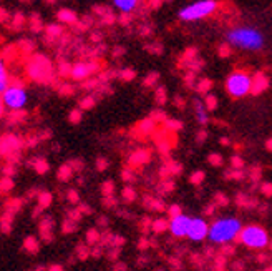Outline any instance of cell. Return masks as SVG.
Returning a JSON list of instances; mask_svg holds the SVG:
<instances>
[{
  "label": "cell",
  "instance_id": "d6a6232c",
  "mask_svg": "<svg viewBox=\"0 0 272 271\" xmlns=\"http://www.w3.org/2000/svg\"><path fill=\"white\" fill-rule=\"evenodd\" d=\"M67 218H70L73 221H77V223H80V220L83 218V215H82V211L75 208V210H70L68 211V215H67Z\"/></svg>",
  "mask_w": 272,
  "mask_h": 271
},
{
  "label": "cell",
  "instance_id": "7bdbcfd3",
  "mask_svg": "<svg viewBox=\"0 0 272 271\" xmlns=\"http://www.w3.org/2000/svg\"><path fill=\"white\" fill-rule=\"evenodd\" d=\"M15 173V166L8 163L5 168H3V175H5V178H12V175Z\"/></svg>",
  "mask_w": 272,
  "mask_h": 271
},
{
  "label": "cell",
  "instance_id": "7dc6e473",
  "mask_svg": "<svg viewBox=\"0 0 272 271\" xmlns=\"http://www.w3.org/2000/svg\"><path fill=\"white\" fill-rule=\"evenodd\" d=\"M170 215H171V218H173V216H178V215H181V210H180V206H178V205L171 206V208H170Z\"/></svg>",
  "mask_w": 272,
  "mask_h": 271
},
{
  "label": "cell",
  "instance_id": "52a82bcc",
  "mask_svg": "<svg viewBox=\"0 0 272 271\" xmlns=\"http://www.w3.org/2000/svg\"><path fill=\"white\" fill-rule=\"evenodd\" d=\"M27 73L32 80L47 83L52 80L53 75V67L50 60L43 55H33L30 58V62L27 63Z\"/></svg>",
  "mask_w": 272,
  "mask_h": 271
},
{
  "label": "cell",
  "instance_id": "44dd1931",
  "mask_svg": "<svg viewBox=\"0 0 272 271\" xmlns=\"http://www.w3.org/2000/svg\"><path fill=\"white\" fill-rule=\"evenodd\" d=\"M72 176H73V170L68 163L62 165L60 168H58V180L60 181H70Z\"/></svg>",
  "mask_w": 272,
  "mask_h": 271
},
{
  "label": "cell",
  "instance_id": "b9f144b4",
  "mask_svg": "<svg viewBox=\"0 0 272 271\" xmlns=\"http://www.w3.org/2000/svg\"><path fill=\"white\" fill-rule=\"evenodd\" d=\"M60 95H63V97H70V95H73V87L72 85H62L60 87Z\"/></svg>",
  "mask_w": 272,
  "mask_h": 271
},
{
  "label": "cell",
  "instance_id": "f6af8a7d",
  "mask_svg": "<svg viewBox=\"0 0 272 271\" xmlns=\"http://www.w3.org/2000/svg\"><path fill=\"white\" fill-rule=\"evenodd\" d=\"M120 77L123 78V80H131V78L135 77V72H133V70H123L120 73Z\"/></svg>",
  "mask_w": 272,
  "mask_h": 271
},
{
  "label": "cell",
  "instance_id": "60d3db41",
  "mask_svg": "<svg viewBox=\"0 0 272 271\" xmlns=\"http://www.w3.org/2000/svg\"><path fill=\"white\" fill-rule=\"evenodd\" d=\"M166 228H168V223H166V221L158 220L156 223H155V231H156V233H161V231H165Z\"/></svg>",
  "mask_w": 272,
  "mask_h": 271
},
{
  "label": "cell",
  "instance_id": "ac0fdd59",
  "mask_svg": "<svg viewBox=\"0 0 272 271\" xmlns=\"http://www.w3.org/2000/svg\"><path fill=\"white\" fill-rule=\"evenodd\" d=\"M100 238H101V233L98 228H90L87 231V238H85V243L88 246H95L100 243Z\"/></svg>",
  "mask_w": 272,
  "mask_h": 271
},
{
  "label": "cell",
  "instance_id": "ee69618b",
  "mask_svg": "<svg viewBox=\"0 0 272 271\" xmlns=\"http://www.w3.org/2000/svg\"><path fill=\"white\" fill-rule=\"evenodd\" d=\"M23 115H25V113H23V112H12V115H10V118H8V122H10V123L18 122Z\"/></svg>",
  "mask_w": 272,
  "mask_h": 271
},
{
  "label": "cell",
  "instance_id": "f546056e",
  "mask_svg": "<svg viewBox=\"0 0 272 271\" xmlns=\"http://www.w3.org/2000/svg\"><path fill=\"white\" fill-rule=\"evenodd\" d=\"M47 35L50 37V38H57V37H60L62 35V27L60 25H48L47 27Z\"/></svg>",
  "mask_w": 272,
  "mask_h": 271
},
{
  "label": "cell",
  "instance_id": "2e32d148",
  "mask_svg": "<svg viewBox=\"0 0 272 271\" xmlns=\"http://www.w3.org/2000/svg\"><path fill=\"white\" fill-rule=\"evenodd\" d=\"M23 248H25L27 253L37 255L38 251H40V241H38L35 236H28V238H25V241H23Z\"/></svg>",
  "mask_w": 272,
  "mask_h": 271
},
{
  "label": "cell",
  "instance_id": "d6986e66",
  "mask_svg": "<svg viewBox=\"0 0 272 271\" xmlns=\"http://www.w3.org/2000/svg\"><path fill=\"white\" fill-rule=\"evenodd\" d=\"M37 201H38V206H40L42 210H45L52 205L53 196H52V193H48V191H40L37 196Z\"/></svg>",
  "mask_w": 272,
  "mask_h": 271
},
{
  "label": "cell",
  "instance_id": "f907efd6",
  "mask_svg": "<svg viewBox=\"0 0 272 271\" xmlns=\"http://www.w3.org/2000/svg\"><path fill=\"white\" fill-rule=\"evenodd\" d=\"M118 253H120V250H118V248H115V250H113V251H110V253H108V258H110V260H116Z\"/></svg>",
  "mask_w": 272,
  "mask_h": 271
},
{
  "label": "cell",
  "instance_id": "5b68a950",
  "mask_svg": "<svg viewBox=\"0 0 272 271\" xmlns=\"http://www.w3.org/2000/svg\"><path fill=\"white\" fill-rule=\"evenodd\" d=\"M0 98H2V102H3V107L8 108V110L22 112L27 105L28 95H27L25 87H23L20 82H13L5 88V92L2 93Z\"/></svg>",
  "mask_w": 272,
  "mask_h": 271
},
{
  "label": "cell",
  "instance_id": "680465c9",
  "mask_svg": "<svg viewBox=\"0 0 272 271\" xmlns=\"http://www.w3.org/2000/svg\"><path fill=\"white\" fill-rule=\"evenodd\" d=\"M3 112H5V107H3V102H2V98H0V117L3 115Z\"/></svg>",
  "mask_w": 272,
  "mask_h": 271
},
{
  "label": "cell",
  "instance_id": "d590c367",
  "mask_svg": "<svg viewBox=\"0 0 272 271\" xmlns=\"http://www.w3.org/2000/svg\"><path fill=\"white\" fill-rule=\"evenodd\" d=\"M96 170L98 171H105L108 168V160L106 158H103V156H100V158H96Z\"/></svg>",
  "mask_w": 272,
  "mask_h": 271
},
{
  "label": "cell",
  "instance_id": "db71d44e",
  "mask_svg": "<svg viewBox=\"0 0 272 271\" xmlns=\"http://www.w3.org/2000/svg\"><path fill=\"white\" fill-rule=\"evenodd\" d=\"M42 211H43V210L40 208V206H38V205H37V208H35V210H33V213H32V216H33V218H38V216H40V213H42Z\"/></svg>",
  "mask_w": 272,
  "mask_h": 271
},
{
  "label": "cell",
  "instance_id": "484cf974",
  "mask_svg": "<svg viewBox=\"0 0 272 271\" xmlns=\"http://www.w3.org/2000/svg\"><path fill=\"white\" fill-rule=\"evenodd\" d=\"M82 118H83L82 110L80 108H75V110H72L70 115H68V122H70L72 125H78V123L82 122Z\"/></svg>",
  "mask_w": 272,
  "mask_h": 271
},
{
  "label": "cell",
  "instance_id": "c3c4849f",
  "mask_svg": "<svg viewBox=\"0 0 272 271\" xmlns=\"http://www.w3.org/2000/svg\"><path fill=\"white\" fill-rule=\"evenodd\" d=\"M8 20V12L5 8H0V22H5Z\"/></svg>",
  "mask_w": 272,
  "mask_h": 271
},
{
  "label": "cell",
  "instance_id": "6f0895ef",
  "mask_svg": "<svg viewBox=\"0 0 272 271\" xmlns=\"http://www.w3.org/2000/svg\"><path fill=\"white\" fill-rule=\"evenodd\" d=\"M123 180L130 181V180H131V175H130V173H128V171H123Z\"/></svg>",
  "mask_w": 272,
  "mask_h": 271
},
{
  "label": "cell",
  "instance_id": "74e56055",
  "mask_svg": "<svg viewBox=\"0 0 272 271\" xmlns=\"http://www.w3.org/2000/svg\"><path fill=\"white\" fill-rule=\"evenodd\" d=\"M115 205H116L115 196H103V206L105 208H113Z\"/></svg>",
  "mask_w": 272,
  "mask_h": 271
},
{
  "label": "cell",
  "instance_id": "8d00e7d4",
  "mask_svg": "<svg viewBox=\"0 0 272 271\" xmlns=\"http://www.w3.org/2000/svg\"><path fill=\"white\" fill-rule=\"evenodd\" d=\"M70 70H72V67L68 65V63H60V65H58V72H60L62 77H68V75H70Z\"/></svg>",
  "mask_w": 272,
  "mask_h": 271
},
{
  "label": "cell",
  "instance_id": "ab89813d",
  "mask_svg": "<svg viewBox=\"0 0 272 271\" xmlns=\"http://www.w3.org/2000/svg\"><path fill=\"white\" fill-rule=\"evenodd\" d=\"M135 191H133L131 188H125V190H123V198H125L126 201H133V200H135Z\"/></svg>",
  "mask_w": 272,
  "mask_h": 271
},
{
  "label": "cell",
  "instance_id": "f35d334b",
  "mask_svg": "<svg viewBox=\"0 0 272 271\" xmlns=\"http://www.w3.org/2000/svg\"><path fill=\"white\" fill-rule=\"evenodd\" d=\"M23 23H25V17H23L22 13H17V15L13 17V28H20Z\"/></svg>",
  "mask_w": 272,
  "mask_h": 271
},
{
  "label": "cell",
  "instance_id": "ba28073f",
  "mask_svg": "<svg viewBox=\"0 0 272 271\" xmlns=\"http://www.w3.org/2000/svg\"><path fill=\"white\" fill-rule=\"evenodd\" d=\"M207 230H209V225L206 223L204 218H199V216H191V223H189V230H187V236L191 241H204L207 238Z\"/></svg>",
  "mask_w": 272,
  "mask_h": 271
},
{
  "label": "cell",
  "instance_id": "4dcf8cb0",
  "mask_svg": "<svg viewBox=\"0 0 272 271\" xmlns=\"http://www.w3.org/2000/svg\"><path fill=\"white\" fill-rule=\"evenodd\" d=\"M67 198H68V201H70L72 205H80V196H78L77 190H68Z\"/></svg>",
  "mask_w": 272,
  "mask_h": 271
},
{
  "label": "cell",
  "instance_id": "9a60e30c",
  "mask_svg": "<svg viewBox=\"0 0 272 271\" xmlns=\"http://www.w3.org/2000/svg\"><path fill=\"white\" fill-rule=\"evenodd\" d=\"M58 20H60L62 23L73 25V23H77V13L70 10V8H62V10L58 12Z\"/></svg>",
  "mask_w": 272,
  "mask_h": 271
},
{
  "label": "cell",
  "instance_id": "277c9868",
  "mask_svg": "<svg viewBox=\"0 0 272 271\" xmlns=\"http://www.w3.org/2000/svg\"><path fill=\"white\" fill-rule=\"evenodd\" d=\"M252 77L247 72H232L226 80V90L232 98H242L252 92Z\"/></svg>",
  "mask_w": 272,
  "mask_h": 271
},
{
  "label": "cell",
  "instance_id": "e575fe53",
  "mask_svg": "<svg viewBox=\"0 0 272 271\" xmlns=\"http://www.w3.org/2000/svg\"><path fill=\"white\" fill-rule=\"evenodd\" d=\"M68 165L72 166V170H73V171H82V170H83V166H85V163H83V160H80V158H75V160L68 161Z\"/></svg>",
  "mask_w": 272,
  "mask_h": 271
},
{
  "label": "cell",
  "instance_id": "603a6c76",
  "mask_svg": "<svg viewBox=\"0 0 272 271\" xmlns=\"http://www.w3.org/2000/svg\"><path fill=\"white\" fill-rule=\"evenodd\" d=\"M22 205H23V200H20V198H12V200H8V201H7V213L15 215L17 211L22 208Z\"/></svg>",
  "mask_w": 272,
  "mask_h": 271
},
{
  "label": "cell",
  "instance_id": "11a10c76",
  "mask_svg": "<svg viewBox=\"0 0 272 271\" xmlns=\"http://www.w3.org/2000/svg\"><path fill=\"white\" fill-rule=\"evenodd\" d=\"M50 271H63V268L60 265H53V266H50V268H48Z\"/></svg>",
  "mask_w": 272,
  "mask_h": 271
},
{
  "label": "cell",
  "instance_id": "bcb514c9",
  "mask_svg": "<svg viewBox=\"0 0 272 271\" xmlns=\"http://www.w3.org/2000/svg\"><path fill=\"white\" fill-rule=\"evenodd\" d=\"M78 210L82 211V215H91V213H93V210H91L87 203H82L80 206H78Z\"/></svg>",
  "mask_w": 272,
  "mask_h": 271
},
{
  "label": "cell",
  "instance_id": "4fadbf2b",
  "mask_svg": "<svg viewBox=\"0 0 272 271\" xmlns=\"http://www.w3.org/2000/svg\"><path fill=\"white\" fill-rule=\"evenodd\" d=\"M192 108H194V115L199 125H207L209 122V113H207V105H204V102L199 98H194L192 102Z\"/></svg>",
  "mask_w": 272,
  "mask_h": 271
},
{
  "label": "cell",
  "instance_id": "8992f818",
  "mask_svg": "<svg viewBox=\"0 0 272 271\" xmlns=\"http://www.w3.org/2000/svg\"><path fill=\"white\" fill-rule=\"evenodd\" d=\"M241 243L252 250H262L269 245V233L266 228L259 225H249L244 226L239 235Z\"/></svg>",
  "mask_w": 272,
  "mask_h": 271
},
{
  "label": "cell",
  "instance_id": "3957f363",
  "mask_svg": "<svg viewBox=\"0 0 272 271\" xmlns=\"http://www.w3.org/2000/svg\"><path fill=\"white\" fill-rule=\"evenodd\" d=\"M217 7H219V3L216 0H196L189 5L180 8L178 18L182 22H197L212 15L217 10Z\"/></svg>",
  "mask_w": 272,
  "mask_h": 271
},
{
  "label": "cell",
  "instance_id": "6125c7cd",
  "mask_svg": "<svg viewBox=\"0 0 272 271\" xmlns=\"http://www.w3.org/2000/svg\"><path fill=\"white\" fill-rule=\"evenodd\" d=\"M22 2H32V0H22Z\"/></svg>",
  "mask_w": 272,
  "mask_h": 271
},
{
  "label": "cell",
  "instance_id": "ffe728a7",
  "mask_svg": "<svg viewBox=\"0 0 272 271\" xmlns=\"http://www.w3.org/2000/svg\"><path fill=\"white\" fill-rule=\"evenodd\" d=\"M13 216L15 215H10L5 211V215L2 216V220H0V230H2V233H10L12 231V221H13Z\"/></svg>",
  "mask_w": 272,
  "mask_h": 271
},
{
  "label": "cell",
  "instance_id": "30bf717a",
  "mask_svg": "<svg viewBox=\"0 0 272 271\" xmlns=\"http://www.w3.org/2000/svg\"><path fill=\"white\" fill-rule=\"evenodd\" d=\"M98 70V63H88V62H78L75 65H72L70 77L73 80H87L91 73Z\"/></svg>",
  "mask_w": 272,
  "mask_h": 271
},
{
  "label": "cell",
  "instance_id": "83f0119b",
  "mask_svg": "<svg viewBox=\"0 0 272 271\" xmlns=\"http://www.w3.org/2000/svg\"><path fill=\"white\" fill-rule=\"evenodd\" d=\"M101 193L103 196H113V193H115V183H113V181H103Z\"/></svg>",
  "mask_w": 272,
  "mask_h": 271
},
{
  "label": "cell",
  "instance_id": "836d02e7",
  "mask_svg": "<svg viewBox=\"0 0 272 271\" xmlns=\"http://www.w3.org/2000/svg\"><path fill=\"white\" fill-rule=\"evenodd\" d=\"M101 255H103V246L98 243V245H95V246H91V250H90V256H93L95 260H98V258H101Z\"/></svg>",
  "mask_w": 272,
  "mask_h": 271
},
{
  "label": "cell",
  "instance_id": "4316f807",
  "mask_svg": "<svg viewBox=\"0 0 272 271\" xmlns=\"http://www.w3.org/2000/svg\"><path fill=\"white\" fill-rule=\"evenodd\" d=\"M10 85V78H8V72H0V97L5 92V88Z\"/></svg>",
  "mask_w": 272,
  "mask_h": 271
},
{
  "label": "cell",
  "instance_id": "d4e9b609",
  "mask_svg": "<svg viewBox=\"0 0 272 271\" xmlns=\"http://www.w3.org/2000/svg\"><path fill=\"white\" fill-rule=\"evenodd\" d=\"M95 103H96V100H95V97L93 95H88L85 98H82L80 100V110L82 112L83 110H91V108L95 107Z\"/></svg>",
  "mask_w": 272,
  "mask_h": 271
},
{
  "label": "cell",
  "instance_id": "8fae6325",
  "mask_svg": "<svg viewBox=\"0 0 272 271\" xmlns=\"http://www.w3.org/2000/svg\"><path fill=\"white\" fill-rule=\"evenodd\" d=\"M22 146V140L15 135H3L0 138V155L8 156L12 153H17Z\"/></svg>",
  "mask_w": 272,
  "mask_h": 271
},
{
  "label": "cell",
  "instance_id": "6da1fadb",
  "mask_svg": "<svg viewBox=\"0 0 272 271\" xmlns=\"http://www.w3.org/2000/svg\"><path fill=\"white\" fill-rule=\"evenodd\" d=\"M224 38L231 47L247 52H259L266 45V35L252 25L232 27L224 33Z\"/></svg>",
  "mask_w": 272,
  "mask_h": 271
},
{
  "label": "cell",
  "instance_id": "91938a15",
  "mask_svg": "<svg viewBox=\"0 0 272 271\" xmlns=\"http://www.w3.org/2000/svg\"><path fill=\"white\" fill-rule=\"evenodd\" d=\"M105 22H113V17L111 15H105Z\"/></svg>",
  "mask_w": 272,
  "mask_h": 271
},
{
  "label": "cell",
  "instance_id": "f1b7e54d",
  "mask_svg": "<svg viewBox=\"0 0 272 271\" xmlns=\"http://www.w3.org/2000/svg\"><path fill=\"white\" fill-rule=\"evenodd\" d=\"M28 23H30V27H32L33 32H40L42 30V20H40V17H38L37 13H33V15L30 17Z\"/></svg>",
  "mask_w": 272,
  "mask_h": 271
},
{
  "label": "cell",
  "instance_id": "e0dca14e",
  "mask_svg": "<svg viewBox=\"0 0 272 271\" xmlns=\"http://www.w3.org/2000/svg\"><path fill=\"white\" fill-rule=\"evenodd\" d=\"M30 166L35 168V171L38 175H45L48 170H50V165H48V161L45 158H33L30 160Z\"/></svg>",
  "mask_w": 272,
  "mask_h": 271
},
{
  "label": "cell",
  "instance_id": "681fc988",
  "mask_svg": "<svg viewBox=\"0 0 272 271\" xmlns=\"http://www.w3.org/2000/svg\"><path fill=\"white\" fill-rule=\"evenodd\" d=\"M96 225L100 226V228H101V226L105 228V226H108V220L105 218V216H100V218H98V221H96Z\"/></svg>",
  "mask_w": 272,
  "mask_h": 271
},
{
  "label": "cell",
  "instance_id": "f5cc1de1",
  "mask_svg": "<svg viewBox=\"0 0 272 271\" xmlns=\"http://www.w3.org/2000/svg\"><path fill=\"white\" fill-rule=\"evenodd\" d=\"M22 47L25 48V50H33V43L32 42H22Z\"/></svg>",
  "mask_w": 272,
  "mask_h": 271
},
{
  "label": "cell",
  "instance_id": "5bb4252c",
  "mask_svg": "<svg viewBox=\"0 0 272 271\" xmlns=\"http://www.w3.org/2000/svg\"><path fill=\"white\" fill-rule=\"evenodd\" d=\"M111 2L116 10H120L121 13H131L140 5V0H111Z\"/></svg>",
  "mask_w": 272,
  "mask_h": 271
},
{
  "label": "cell",
  "instance_id": "7a4b0ae2",
  "mask_svg": "<svg viewBox=\"0 0 272 271\" xmlns=\"http://www.w3.org/2000/svg\"><path fill=\"white\" fill-rule=\"evenodd\" d=\"M242 221L236 216H222V218L212 221L207 230V240L214 245H226L239 238L242 231Z\"/></svg>",
  "mask_w": 272,
  "mask_h": 271
},
{
  "label": "cell",
  "instance_id": "9f6ffc18",
  "mask_svg": "<svg viewBox=\"0 0 272 271\" xmlns=\"http://www.w3.org/2000/svg\"><path fill=\"white\" fill-rule=\"evenodd\" d=\"M158 102H165V93H163V90H160L158 92Z\"/></svg>",
  "mask_w": 272,
  "mask_h": 271
},
{
  "label": "cell",
  "instance_id": "9c48e42d",
  "mask_svg": "<svg viewBox=\"0 0 272 271\" xmlns=\"http://www.w3.org/2000/svg\"><path fill=\"white\" fill-rule=\"evenodd\" d=\"M189 223H191V216L181 213L178 216H173L170 223H168V228H170L171 235L175 236V238H184V236H187Z\"/></svg>",
  "mask_w": 272,
  "mask_h": 271
},
{
  "label": "cell",
  "instance_id": "816d5d0a",
  "mask_svg": "<svg viewBox=\"0 0 272 271\" xmlns=\"http://www.w3.org/2000/svg\"><path fill=\"white\" fill-rule=\"evenodd\" d=\"M113 271H126V266L121 265V263H116L115 266H113Z\"/></svg>",
  "mask_w": 272,
  "mask_h": 271
},
{
  "label": "cell",
  "instance_id": "cb8c5ba5",
  "mask_svg": "<svg viewBox=\"0 0 272 271\" xmlns=\"http://www.w3.org/2000/svg\"><path fill=\"white\" fill-rule=\"evenodd\" d=\"M62 230H63V233H65V235L75 233V231L78 230V223H77V221L70 220V218H65V221H63V225H62Z\"/></svg>",
  "mask_w": 272,
  "mask_h": 271
},
{
  "label": "cell",
  "instance_id": "7402d4cb",
  "mask_svg": "<svg viewBox=\"0 0 272 271\" xmlns=\"http://www.w3.org/2000/svg\"><path fill=\"white\" fill-rule=\"evenodd\" d=\"M90 246H88L87 243H80L77 246V258L80 261H87L88 258H90Z\"/></svg>",
  "mask_w": 272,
  "mask_h": 271
},
{
  "label": "cell",
  "instance_id": "1f68e13d",
  "mask_svg": "<svg viewBox=\"0 0 272 271\" xmlns=\"http://www.w3.org/2000/svg\"><path fill=\"white\" fill-rule=\"evenodd\" d=\"M13 188L12 178H2L0 180V191H10Z\"/></svg>",
  "mask_w": 272,
  "mask_h": 271
},
{
  "label": "cell",
  "instance_id": "94428289",
  "mask_svg": "<svg viewBox=\"0 0 272 271\" xmlns=\"http://www.w3.org/2000/svg\"><path fill=\"white\" fill-rule=\"evenodd\" d=\"M47 2H48V3H53V2H57V0H47Z\"/></svg>",
  "mask_w": 272,
  "mask_h": 271
},
{
  "label": "cell",
  "instance_id": "7c38bea8",
  "mask_svg": "<svg viewBox=\"0 0 272 271\" xmlns=\"http://www.w3.org/2000/svg\"><path fill=\"white\" fill-rule=\"evenodd\" d=\"M53 218L52 216H43L42 221H40V236H42V241H45V243H52L53 241Z\"/></svg>",
  "mask_w": 272,
  "mask_h": 271
}]
</instances>
